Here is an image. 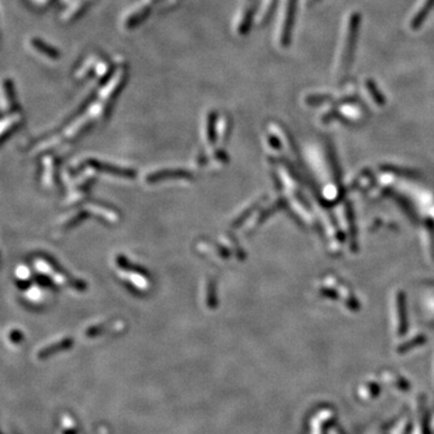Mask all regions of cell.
I'll list each match as a JSON object with an SVG mask.
<instances>
[{"label": "cell", "instance_id": "6da1fadb", "mask_svg": "<svg viewBox=\"0 0 434 434\" xmlns=\"http://www.w3.org/2000/svg\"><path fill=\"white\" fill-rule=\"evenodd\" d=\"M361 16L358 12H351L344 22L335 58V76L344 79L349 74L357 44L360 32Z\"/></svg>", "mask_w": 434, "mask_h": 434}, {"label": "cell", "instance_id": "7a4b0ae2", "mask_svg": "<svg viewBox=\"0 0 434 434\" xmlns=\"http://www.w3.org/2000/svg\"><path fill=\"white\" fill-rule=\"evenodd\" d=\"M297 0H283L277 23V40L281 46H286L291 40V32L296 15Z\"/></svg>", "mask_w": 434, "mask_h": 434}, {"label": "cell", "instance_id": "3957f363", "mask_svg": "<svg viewBox=\"0 0 434 434\" xmlns=\"http://www.w3.org/2000/svg\"><path fill=\"white\" fill-rule=\"evenodd\" d=\"M433 7H434V0H420L415 11H414V13L411 15L410 22H409V27H410L413 30L419 29V28L422 26V23L426 21V18L428 17V15L431 13Z\"/></svg>", "mask_w": 434, "mask_h": 434}, {"label": "cell", "instance_id": "277c9868", "mask_svg": "<svg viewBox=\"0 0 434 434\" xmlns=\"http://www.w3.org/2000/svg\"><path fill=\"white\" fill-rule=\"evenodd\" d=\"M364 87H366V91L369 92V94L372 96V98L375 100V102H382V96H381V93L378 90V86L375 85V82L373 81V80L368 79L366 80V82H364Z\"/></svg>", "mask_w": 434, "mask_h": 434}, {"label": "cell", "instance_id": "5b68a950", "mask_svg": "<svg viewBox=\"0 0 434 434\" xmlns=\"http://www.w3.org/2000/svg\"><path fill=\"white\" fill-rule=\"evenodd\" d=\"M22 338H23V336H22L19 330H11L9 334H7V339H9L11 344L18 345L22 341Z\"/></svg>", "mask_w": 434, "mask_h": 434}, {"label": "cell", "instance_id": "8992f818", "mask_svg": "<svg viewBox=\"0 0 434 434\" xmlns=\"http://www.w3.org/2000/svg\"><path fill=\"white\" fill-rule=\"evenodd\" d=\"M305 1H307V5H309V6H311V5L316 4V2L320 1V0H305Z\"/></svg>", "mask_w": 434, "mask_h": 434}]
</instances>
